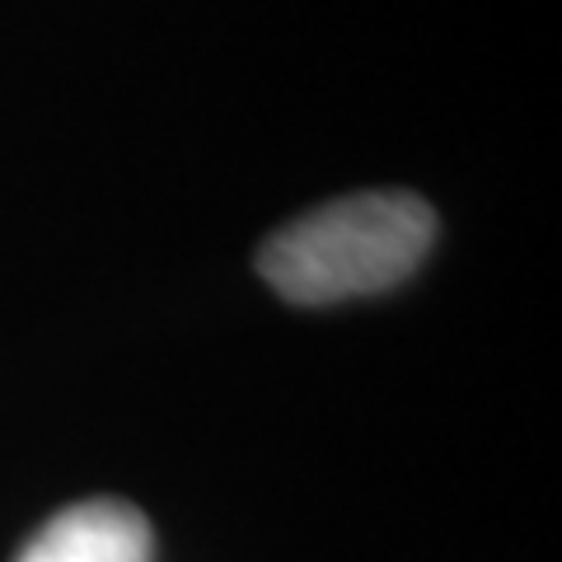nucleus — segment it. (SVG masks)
Listing matches in <instances>:
<instances>
[{
	"label": "nucleus",
	"instance_id": "obj_2",
	"mask_svg": "<svg viewBox=\"0 0 562 562\" xmlns=\"http://www.w3.org/2000/svg\"><path fill=\"white\" fill-rule=\"evenodd\" d=\"M150 525L132 502L90 497L47 516L14 562H150Z\"/></svg>",
	"mask_w": 562,
	"mask_h": 562
},
{
	"label": "nucleus",
	"instance_id": "obj_1",
	"mask_svg": "<svg viewBox=\"0 0 562 562\" xmlns=\"http://www.w3.org/2000/svg\"><path fill=\"white\" fill-rule=\"evenodd\" d=\"M431 239L436 211L417 192H347L262 239L258 272L291 305H342L408 281Z\"/></svg>",
	"mask_w": 562,
	"mask_h": 562
}]
</instances>
